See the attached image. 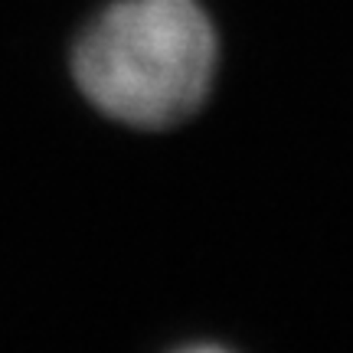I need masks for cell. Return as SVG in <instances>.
Instances as JSON below:
<instances>
[{
    "instance_id": "1",
    "label": "cell",
    "mask_w": 353,
    "mask_h": 353,
    "mask_svg": "<svg viewBox=\"0 0 353 353\" xmlns=\"http://www.w3.org/2000/svg\"><path fill=\"white\" fill-rule=\"evenodd\" d=\"M216 59V30L196 0H114L79 37L72 76L112 121L161 131L203 105Z\"/></svg>"
}]
</instances>
